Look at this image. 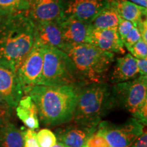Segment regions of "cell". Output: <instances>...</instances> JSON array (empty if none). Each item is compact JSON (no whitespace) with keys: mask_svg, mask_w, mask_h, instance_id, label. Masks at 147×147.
Returning a JSON list of instances; mask_svg holds the SVG:
<instances>
[{"mask_svg":"<svg viewBox=\"0 0 147 147\" xmlns=\"http://www.w3.org/2000/svg\"><path fill=\"white\" fill-rule=\"evenodd\" d=\"M59 22H42L35 24V41L44 47L62 50L65 44L62 37Z\"/></svg>","mask_w":147,"mask_h":147,"instance_id":"obj_15","label":"cell"},{"mask_svg":"<svg viewBox=\"0 0 147 147\" xmlns=\"http://www.w3.org/2000/svg\"><path fill=\"white\" fill-rule=\"evenodd\" d=\"M128 1L144 8L147 7V0H128Z\"/></svg>","mask_w":147,"mask_h":147,"instance_id":"obj_32","label":"cell"},{"mask_svg":"<svg viewBox=\"0 0 147 147\" xmlns=\"http://www.w3.org/2000/svg\"><path fill=\"white\" fill-rule=\"evenodd\" d=\"M141 35V38L144 42H147V21L146 18H144L136 25Z\"/></svg>","mask_w":147,"mask_h":147,"instance_id":"obj_29","label":"cell"},{"mask_svg":"<svg viewBox=\"0 0 147 147\" xmlns=\"http://www.w3.org/2000/svg\"><path fill=\"white\" fill-rule=\"evenodd\" d=\"M111 95L114 106L127 110L141 123L147 122V76H139L128 81L113 84Z\"/></svg>","mask_w":147,"mask_h":147,"instance_id":"obj_6","label":"cell"},{"mask_svg":"<svg viewBox=\"0 0 147 147\" xmlns=\"http://www.w3.org/2000/svg\"><path fill=\"white\" fill-rule=\"evenodd\" d=\"M0 95L13 108H16L24 95L17 73L1 64H0Z\"/></svg>","mask_w":147,"mask_h":147,"instance_id":"obj_13","label":"cell"},{"mask_svg":"<svg viewBox=\"0 0 147 147\" xmlns=\"http://www.w3.org/2000/svg\"><path fill=\"white\" fill-rule=\"evenodd\" d=\"M33 1H34V0H29V3H32Z\"/></svg>","mask_w":147,"mask_h":147,"instance_id":"obj_36","label":"cell"},{"mask_svg":"<svg viewBox=\"0 0 147 147\" xmlns=\"http://www.w3.org/2000/svg\"><path fill=\"white\" fill-rule=\"evenodd\" d=\"M88 44L114 54L125 53L124 45L119 36L117 28L93 29L91 27Z\"/></svg>","mask_w":147,"mask_h":147,"instance_id":"obj_12","label":"cell"},{"mask_svg":"<svg viewBox=\"0 0 147 147\" xmlns=\"http://www.w3.org/2000/svg\"><path fill=\"white\" fill-rule=\"evenodd\" d=\"M109 3L108 0H67L64 2L63 18H75L90 23Z\"/></svg>","mask_w":147,"mask_h":147,"instance_id":"obj_9","label":"cell"},{"mask_svg":"<svg viewBox=\"0 0 147 147\" xmlns=\"http://www.w3.org/2000/svg\"><path fill=\"white\" fill-rule=\"evenodd\" d=\"M59 24L65 45L88 43L91 30L89 23L75 18H63Z\"/></svg>","mask_w":147,"mask_h":147,"instance_id":"obj_14","label":"cell"},{"mask_svg":"<svg viewBox=\"0 0 147 147\" xmlns=\"http://www.w3.org/2000/svg\"><path fill=\"white\" fill-rule=\"evenodd\" d=\"M23 131L10 121L0 123V147H23Z\"/></svg>","mask_w":147,"mask_h":147,"instance_id":"obj_19","label":"cell"},{"mask_svg":"<svg viewBox=\"0 0 147 147\" xmlns=\"http://www.w3.org/2000/svg\"><path fill=\"white\" fill-rule=\"evenodd\" d=\"M142 38H141V35L138 29L137 28V27L134 26L122 42L124 47H125L126 49H127V48L133 46L134 44H136Z\"/></svg>","mask_w":147,"mask_h":147,"instance_id":"obj_26","label":"cell"},{"mask_svg":"<svg viewBox=\"0 0 147 147\" xmlns=\"http://www.w3.org/2000/svg\"><path fill=\"white\" fill-rule=\"evenodd\" d=\"M120 18L117 9L110 2L92 19L89 25L93 29L117 28Z\"/></svg>","mask_w":147,"mask_h":147,"instance_id":"obj_20","label":"cell"},{"mask_svg":"<svg viewBox=\"0 0 147 147\" xmlns=\"http://www.w3.org/2000/svg\"><path fill=\"white\" fill-rule=\"evenodd\" d=\"M72 61L61 49L44 47L43 68L38 85L84 86Z\"/></svg>","mask_w":147,"mask_h":147,"instance_id":"obj_5","label":"cell"},{"mask_svg":"<svg viewBox=\"0 0 147 147\" xmlns=\"http://www.w3.org/2000/svg\"><path fill=\"white\" fill-rule=\"evenodd\" d=\"M23 147H40L36 138L35 130L27 129L23 131Z\"/></svg>","mask_w":147,"mask_h":147,"instance_id":"obj_27","label":"cell"},{"mask_svg":"<svg viewBox=\"0 0 147 147\" xmlns=\"http://www.w3.org/2000/svg\"><path fill=\"white\" fill-rule=\"evenodd\" d=\"M130 147H147V132L146 130Z\"/></svg>","mask_w":147,"mask_h":147,"instance_id":"obj_31","label":"cell"},{"mask_svg":"<svg viewBox=\"0 0 147 147\" xmlns=\"http://www.w3.org/2000/svg\"><path fill=\"white\" fill-rule=\"evenodd\" d=\"M29 0H0V11L5 14L27 12Z\"/></svg>","mask_w":147,"mask_h":147,"instance_id":"obj_21","label":"cell"},{"mask_svg":"<svg viewBox=\"0 0 147 147\" xmlns=\"http://www.w3.org/2000/svg\"><path fill=\"white\" fill-rule=\"evenodd\" d=\"M110 2H113V1H118V0H108Z\"/></svg>","mask_w":147,"mask_h":147,"instance_id":"obj_35","label":"cell"},{"mask_svg":"<svg viewBox=\"0 0 147 147\" xmlns=\"http://www.w3.org/2000/svg\"><path fill=\"white\" fill-rule=\"evenodd\" d=\"M114 106L111 88L107 82L85 84L80 88L71 122L97 127Z\"/></svg>","mask_w":147,"mask_h":147,"instance_id":"obj_4","label":"cell"},{"mask_svg":"<svg viewBox=\"0 0 147 147\" xmlns=\"http://www.w3.org/2000/svg\"><path fill=\"white\" fill-rule=\"evenodd\" d=\"M136 59V58H135ZM136 61L140 71V74L142 76H146L147 74V58L136 59Z\"/></svg>","mask_w":147,"mask_h":147,"instance_id":"obj_30","label":"cell"},{"mask_svg":"<svg viewBox=\"0 0 147 147\" xmlns=\"http://www.w3.org/2000/svg\"><path fill=\"white\" fill-rule=\"evenodd\" d=\"M52 147H68V146H65V145H64L63 144H61V143L57 142L56 144L54 145V146H52Z\"/></svg>","mask_w":147,"mask_h":147,"instance_id":"obj_34","label":"cell"},{"mask_svg":"<svg viewBox=\"0 0 147 147\" xmlns=\"http://www.w3.org/2000/svg\"><path fill=\"white\" fill-rule=\"evenodd\" d=\"M64 0H34L27 14L34 24L60 21L63 18Z\"/></svg>","mask_w":147,"mask_h":147,"instance_id":"obj_10","label":"cell"},{"mask_svg":"<svg viewBox=\"0 0 147 147\" xmlns=\"http://www.w3.org/2000/svg\"><path fill=\"white\" fill-rule=\"evenodd\" d=\"M13 109L0 95V123L10 121Z\"/></svg>","mask_w":147,"mask_h":147,"instance_id":"obj_25","label":"cell"},{"mask_svg":"<svg viewBox=\"0 0 147 147\" xmlns=\"http://www.w3.org/2000/svg\"><path fill=\"white\" fill-rule=\"evenodd\" d=\"M57 129L55 134L57 142L68 147H84L88 139L96 131L97 127L69 122Z\"/></svg>","mask_w":147,"mask_h":147,"instance_id":"obj_11","label":"cell"},{"mask_svg":"<svg viewBox=\"0 0 147 147\" xmlns=\"http://www.w3.org/2000/svg\"><path fill=\"white\" fill-rule=\"evenodd\" d=\"M144 131V125L132 117L121 125L101 121L96 132L105 138L110 147H130Z\"/></svg>","mask_w":147,"mask_h":147,"instance_id":"obj_7","label":"cell"},{"mask_svg":"<svg viewBox=\"0 0 147 147\" xmlns=\"http://www.w3.org/2000/svg\"><path fill=\"white\" fill-rule=\"evenodd\" d=\"M140 76L136 59L130 53L118 57L109 74V80L115 84L133 80Z\"/></svg>","mask_w":147,"mask_h":147,"instance_id":"obj_16","label":"cell"},{"mask_svg":"<svg viewBox=\"0 0 147 147\" xmlns=\"http://www.w3.org/2000/svg\"><path fill=\"white\" fill-rule=\"evenodd\" d=\"M64 51L72 61L86 84L105 82L115 62V54L102 51L91 44L65 45Z\"/></svg>","mask_w":147,"mask_h":147,"instance_id":"obj_3","label":"cell"},{"mask_svg":"<svg viewBox=\"0 0 147 147\" xmlns=\"http://www.w3.org/2000/svg\"><path fill=\"white\" fill-rule=\"evenodd\" d=\"M135 26L131 22L127 21V20L123 19L121 18L120 21L117 27V32H118L119 36L120 37L121 41H123L125 36L128 34V33L131 30V29Z\"/></svg>","mask_w":147,"mask_h":147,"instance_id":"obj_28","label":"cell"},{"mask_svg":"<svg viewBox=\"0 0 147 147\" xmlns=\"http://www.w3.org/2000/svg\"><path fill=\"white\" fill-rule=\"evenodd\" d=\"M110 3L117 9L121 18L131 22L136 27L142 20L146 18V8L140 6L128 0H118Z\"/></svg>","mask_w":147,"mask_h":147,"instance_id":"obj_18","label":"cell"},{"mask_svg":"<svg viewBox=\"0 0 147 147\" xmlns=\"http://www.w3.org/2000/svg\"><path fill=\"white\" fill-rule=\"evenodd\" d=\"M35 24L27 12L8 14L0 23V64L17 72L34 43Z\"/></svg>","mask_w":147,"mask_h":147,"instance_id":"obj_1","label":"cell"},{"mask_svg":"<svg viewBox=\"0 0 147 147\" xmlns=\"http://www.w3.org/2000/svg\"><path fill=\"white\" fill-rule=\"evenodd\" d=\"M36 138L40 147H52L57 143L54 132L47 128L42 129L36 133Z\"/></svg>","mask_w":147,"mask_h":147,"instance_id":"obj_22","label":"cell"},{"mask_svg":"<svg viewBox=\"0 0 147 147\" xmlns=\"http://www.w3.org/2000/svg\"><path fill=\"white\" fill-rule=\"evenodd\" d=\"M127 49L129 51V53L134 58H147V42H144L142 39Z\"/></svg>","mask_w":147,"mask_h":147,"instance_id":"obj_23","label":"cell"},{"mask_svg":"<svg viewBox=\"0 0 147 147\" xmlns=\"http://www.w3.org/2000/svg\"><path fill=\"white\" fill-rule=\"evenodd\" d=\"M15 108L18 119L27 127L33 130L39 128L38 108L29 95H24Z\"/></svg>","mask_w":147,"mask_h":147,"instance_id":"obj_17","label":"cell"},{"mask_svg":"<svg viewBox=\"0 0 147 147\" xmlns=\"http://www.w3.org/2000/svg\"><path fill=\"white\" fill-rule=\"evenodd\" d=\"M44 46L35 41L32 50L17 70V76L23 94L27 95L35 86L38 85L43 68Z\"/></svg>","mask_w":147,"mask_h":147,"instance_id":"obj_8","label":"cell"},{"mask_svg":"<svg viewBox=\"0 0 147 147\" xmlns=\"http://www.w3.org/2000/svg\"><path fill=\"white\" fill-rule=\"evenodd\" d=\"M84 147H110V146L105 138L95 131L88 139Z\"/></svg>","mask_w":147,"mask_h":147,"instance_id":"obj_24","label":"cell"},{"mask_svg":"<svg viewBox=\"0 0 147 147\" xmlns=\"http://www.w3.org/2000/svg\"><path fill=\"white\" fill-rule=\"evenodd\" d=\"M82 86L36 85L28 94L38 108L44 125L57 126L71 121Z\"/></svg>","mask_w":147,"mask_h":147,"instance_id":"obj_2","label":"cell"},{"mask_svg":"<svg viewBox=\"0 0 147 147\" xmlns=\"http://www.w3.org/2000/svg\"><path fill=\"white\" fill-rule=\"evenodd\" d=\"M6 15H8V14H5L3 13V12H1V11H0V23H1V22L2 21L3 18H4Z\"/></svg>","mask_w":147,"mask_h":147,"instance_id":"obj_33","label":"cell"}]
</instances>
